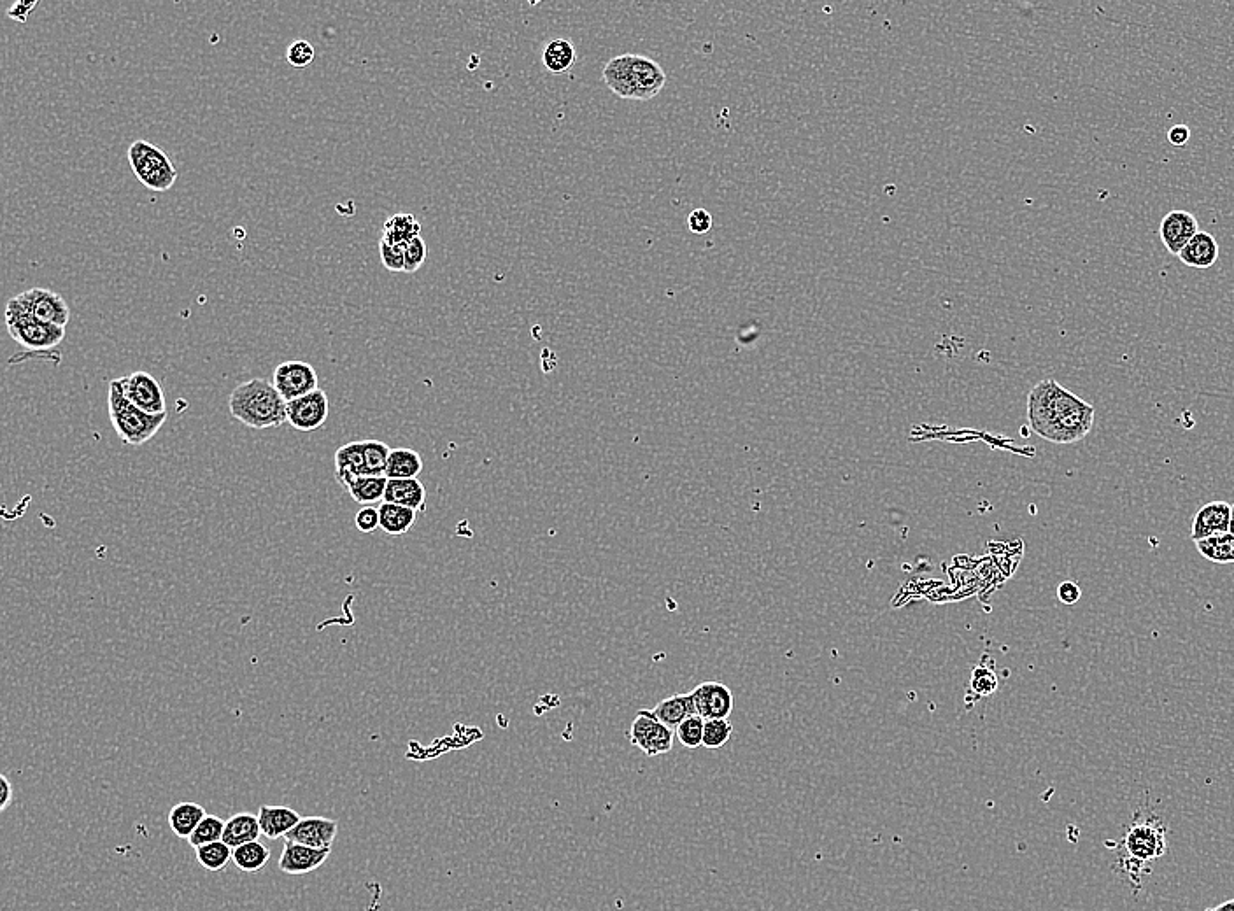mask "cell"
I'll return each mask as SVG.
<instances>
[{
	"label": "cell",
	"mask_w": 1234,
	"mask_h": 911,
	"mask_svg": "<svg viewBox=\"0 0 1234 911\" xmlns=\"http://www.w3.org/2000/svg\"><path fill=\"white\" fill-rule=\"evenodd\" d=\"M37 6H39L37 2H16V4H13V6L9 8L8 16L11 20L25 23L29 20V16L32 15V11H34Z\"/></svg>",
	"instance_id": "obj_45"
},
{
	"label": "cell",
	"mask_w": 1234,
	"mask_h": 911,
	"mask_svg": "<svg viewBox=\"0 0 1234 911\" xmlns=\"http://www.w3.org/2000/svg\"><path fill=\"white\" fill-rule=\"evenodd\" d=\"M286 405L276 386L265 379L241 382L228 398L232 417L251 430H269L288 423Z\"/></svg>",
	"instance_id": "obj_2"
},
{
	"label": "cell",
	"mask_w": 1234,
	"mask_h": 911,
	"mask_svg": "<svg viewBox=\"0 0 1234 911\" xmlns=\"http://www.w3.org/2000/svg\"><path fill=\"white\" fill-rule=\"evenodd\" d=\"M195 855H197V861L200 862L202 868L218 873V871H223V869L227 868L228 862L232 861L234 848L228 847L227 843L223 840L213 841V843L204 845V847L195 848Z\"/></svg>",
	"instance_id": "obj_33"
},
{
	"label": "cell",
	"mask_w": 1234,
	"mask_h": 911,
	"mask_svg": "<svg viewBox=\"0 0 1234 911\" xmlns=\"http://www.w3.org/2000/svg\"><path fill=\"white\" fill-rule=\"evenodd\" d=\"M1057 598L1064 605H1075L1082 598V589L1075 582L1066 580V582L1059 584V587H1057Z\"/></svg>",
	"instance_id": "obj_44"
},
{
	"label": "cell",
	"mask_w": 1234,
	"mask_h": 911,
	"mask_svg": "<svg viewBox=\"0 0 1234 911\" xmlns=\"http://www.w3.org/2000/svg\"><path fill=\"white\" fill-rule=\"evenodd\" d=\"M714 225L712 214L705 209H695L688 216V228L696 235H703L710 232V228Z\"/></svg>",
	"instance_id": "obj_43"
},
{
	"label": "cell",
	"mask_w": 1234,
	"mask_h": 911,
	"mask_svg": "<svg viewBox=\"0 0 1234 911\" xmlns=\"http://www.w3.org/2000/svg\"><path fill=\"white\" fill-rule=\"evenodd\" d=\"M1206 911H1234V899H1229L1226 903L1219 904L1215 908H1208Z\"/></svg>",
	"instance_id": "obj_48"
},
{
	"label": "cell",
	"mask_w": 1234,
	"mask_h": 911,
	"mask_svg": "<svg viewBox=\"0 0 1234 911\" xmlns=\"http://www.w3.org/2000/svg\"><path fill=\"white\" fill-rule=\"evenodd\" d=\"M286 414H288V424L297 431L311 433V431L320 430L321 426L327 423L328 414H330L327 393L323 389H318L314 393L288 402Z\"/></svg>",
	"instance_id": "obj_9"
},
{
	"label": "cell",
	"mask_w": 1234,
	"mask_h": 911,
	"mask_svg": "<svg viewBox=\"0 0 1234 911\" xmlns=\"http://www.w3.org/2000/svg\"><path fill=\"white\" fill-rule=\"evenodd\" d=\"M1126 848L1138 861H1154L1166 850L1163 827L1154 826L1152 822L1131 826L1126 834Z\"/></svg>",
	"instance_id": "obj_15"
},
{
	"label": "cell",
	"mask_w": 1234,
	"mask_h": 911,
	"mask_svg": "<svg viewBox=\"0 0 1234 911\" xmlns=\"http://www.w3.org/2000/svg\"><path fill=\"white\" fill-rule=\"evenodd\" d=\"M1231 503L1210 502L1203 505L1192 517L1191 538L1194 542L1229 533Z\"/></svg>",
	"instance_id": "obj_16"
},
{
	"label": "cell",
	"mask_w": 1234,
	"mask_h": 911,
	"mask_svg": "<svg viewBox=\"0 0 1234 911\" xmlns=\"http://www.w3.org/2000/svg\"><path fill=\"white\" fill-rule=\"evenodd\" d=\"M421 225L412 214H395L383 226V241L397 246H407L409 242L421 237Z\"/></svg>",
	"instance_id": "obj_28"
},
{
	"label": "cell",
	"mask_w": 1234,
	"mask_h": 911,
	"mask_svg": "<svg viewBox=\"0 0 1234 911\" xmlns=\"http://www.w3.org/2000/svg\"><path fill=\"white\" fill-rule=\"evenodd\" d=\"M365 442V460H367V475H384L391 447L381 440H363Z\"/></svg>",
	"instance_id": "obj_36"
},
{
	"label": "cell",
	"mask_w": 1234,
	"mask_h": 911,
	"mask_svg": "<svg viewBox=\"0 0 1234 911\" xmlns=\"http://www.w3.org/2000/svg\"><path fill=\"white\" fill-rule=\"evenodd\" d=\"M367 475V460H365V442H349L335 452V479L342 488L348 489L349 484Z\"/></svg>",
	"instance_id": "obj_18"
},
{
	"label": "cell",
	"mask_w": 1234,
	"mask_h": 911,
	"mask_svg": "<svg viewBox=\"0 0 1234 911\" xmlns=\"http://www.w3.org/2000/svg\"><path fill=\"white\" fill-rule=\"evenodd\" d=\"M1094 405L1063 388L1054 379H1043L1028 396L1031 430L1052 444H1075L1089 435L1094 424Z\"/></svg>",
	"instance_id": "obj_1"
},
{
	"label": "cell",
	"mask_w": 1234,
	"mask_h": 911,
	"mask_svg": "<svg viewBox=\"0 0 1234 911\" xmlns=\"http://www.w3.org/2000/svg\"><path fill=\"white\" fill-rule=\"evenodd\" d=\"M6 325L13 340L32 353L51 351L65 339V328L62 326L37 321L11 307H6Z\"/></svg>",
	"instance_id": "obj_5"
},
{
	"label": "cell",
	"mask_w": 1234,
	"mask_h": 911,
	"mask_svg": "<svg viewBox=\"0 0 1234 911\" xmlns=\"http://www.w3.org/2000/svg\"><path fill=\"white\" fill-rule=\"evenodd\" d=\"M1178 258L1192 269H1210L1219 260V244L1212 234L1198 232L1182 249Z\"/></svg>",
	"instance_id": "obj_20"
},
{
	"label": "cell",
	"mask_w": 1234,
	"mask_h": 911,
	"mask_svg": "<svg viewBox=\"0 0 1234 911\" xmlns=\"http://www.w3.org/2000/svg\"><path fill=\"white\" fill-rule=\"evenodd\" d=\"M691 694L695 700L696 715H700L703 721L728 719L735 707V698L730 687L721 682H703L696 686Z\"/></svg>",
	"instance_id": "obj_11"
},
{
	"label": "cell",
	"mask_w": 1234,
	"mask_h": 911,
	"mask_svg": "<svg viewBox=\"0 0 1234 911\" xmlns=\"http://www.w3.org/2000/svg\"><path fill=\"white\" fill-rule=\"evenodd\" d=\"M225 824H227V822L220 819L218 815H209V813H207L204 820H202L199 826H197V829L193 831L192 836L188 838L190 847H204V845H209V843H213V841L223 840Z\"/></svg>",
	"instance_id": "obj_34"
},
{
	"label": "cell",
	"mask_w": 1234,
	"mask_h": 911,
	"mask_svg": "<svg viewBox=\"0 0 1234 911\" xmlns=\"http://www.w3.org/2000/svg\"><path fill=\"white\" fill-rule=\"evenodd\" d=\"M426 256H428V248H426V242L423 241L421 237L409 242V244L405 246L404 272H407V274H412V272H416V270L421 269V267H423V263H425Z\"/></svg>",
	"instance_id": "obj_40"
},
{
	"label": "cell",
	"mask_w": 1234,
	"mask_h": 911,
	"mask_svg": "<svg viewBox=\"0 0 1234 911\" xmlns=\"http://www.w3.org/2000/svg\"><path fill=\"white\" fill-rule=\"evenodd\" d=\"M120 382L123 393L135 407L157 416L167 414L164 389L153 375L148 372H134L120 377Z\"/></svg>",
	"instance_id": "obj_10"
},
{
	"label": "cell",
	"mask_w": 1234,
	"mask_h": 911,
	"mask_svg": "<svg viewBox=\"0 0 1234 911\" xmlns=\"http://www.w3.org/2000/svg\"><path fill=\"white\" fill-rule=\"evenodd\" d=\"M8 307L29 314L30 318L43 321L48 325L65 328L71 319V309L55 291L46 288H32L11 298Z\"/></svg>",
	"instance_id": "obj_6"
},
{
	"label": "cell",
	"mask_w": 1234,
	"mask_h": 911,
	"mask_svg": "<svg viewBox=\"0 0 1234 911\" xmlns=\"http://www.w3.org/2000/svg\"><path fill=\"white\" fill-rule=\"evenodd\" d=\"M262 836L258 815L251 812L235 813L225 824V833H223V841L228 847L237 848L249 843V841H258Z\"/></svg>",
	"instance_id": "obj_24"
},
{
	"label": "cell",
	"mask_w": 1234,
	"mask_h": 911,
	"mask_svg": "<svg viewBox=\"0 0 1234 911\" xmlns=\"http://www.w3.org/2000/svg\"><path fill=\"white\" fill-rule=\"evenodd\" d=\"M379 519H381V530L384 533H388L391 537H400L414 526L418 519V512L402 507V505L383 502L379 507Z\"/></svg>",
	"instance_id": "obj_27"
},
{
	"label": "cell",
	"mask_w": 1234,
	"mask_h": 911,
	"mask_svg": "<svg viewBox=\"0 0 1234 911\" xmlns=\"http://www.w3.org/2000/svg\"><path fill=\"white\" fill-rule=\"evenodd\" d=\"M13 796H15V791H13V785L9 782V778L6 775H0V810L2 812L11 805Z\"/></svg>",
	"instance_id": "obj_47"
},
{
	"label": "cell",
	"mask_w": 1234,
	"mask_h": 911,
	"mask_svg": "<svg viewBox=\"0 0 1234 911\" xmlns=\"http://www.w3.org/2000/svg\"><path fill=\"white\" fill-rule=\"evenodd\" d=\"M630 742L647 757L665 756L674 749L675 731L654 719L651 710H640L630 728Z\"/></svg>",
	"instance_id": "obj_7"
},
{
	"label": "cell",
	"mask_w": 1234,
	"mask_h": 911,
	"mask_svg": "<svg viewBox=\"0 0 1234 911\" xmlns=\"http://www.w3.org/2000/svg\"><path fill=\"white\" fill-rule=\"evenodd\" d=\"M972 687L979 696H991L998 689V678L994 675V671L977 668L973 671Z\"/></svg>",
	"instance_id": "obj_41"
},
{
	"label": "cell",
	"mask_w": 1234,
	"mask_h": 911,
	"mask_svg": "<svg viewBox=\"0 0 1234 911\" xmlns=\"http://www.w3.org/2000/svg\"><path fill=\"white\" fill-rule=\"evenodd\" d=\"M542 60L549 72L553 74H563L567 72L575 62V48L572 41L568 39H554L549 41L542 53Z\"/></svg>",
	"instance_id": "obj_32"
},
{
	"label": "cell",
	"mask_w": 1234,
	"mask_h": 911,
	"mask_svg": "<svg viewBox=\"0 0 1234 911\" xmlns=\"http://www.w3.org/2000/svg\"><path fill=\"white\" fill-rule=\"evenodd\" d=\"M314 57H316L314 46L309 43V41H305V39H297V41H293V43L288 46V50H286V60H288V64H290L291 67H295V69H305V67H309V65L313 64Z\"/></svg>",
	"instance_id": "obj_38"
},
{
	"label": "cell",
	"mask_w": 1234,
	"mask_h": 911,
	"mask_svg": "<svg viewBox=\"0 0 1234 911\" xmlns=\"http://www.w3.org/2000/svg\"><path fill=\"white\" fill-rule=\"evenodd\" d=\"M1229 533L1234 537V503L1231 505V524H1229Z\"/></svg>",
	"instance_id": "obj_49"
},
{
	"label": "cell",
	"mask_w": 1234,
	"mask_h": 911,
	"mask_svg": "<svg viewBox=\"0 0 1234 911\" xmlns=\"http://www.w3.org/2000/svg\"><path fill=\"white\" fill-rule=\"evenodd\" d=\"M386 486H388V479L384 475H362L351 482L346 491L356 503L369 507V505L384 502Z\"/></svg>",
	"instance_id": "obj_29"
},
{
	"label": "cell",
	"mask_w": 1234,
	"mask_h": 911,
	"mask_svg": "<svg viewBox=\"0 0 1234 911\" xmlns=\"http://www.w3.org/2000/svg\"><path fill=\"white\" fill-rule=\"evenodd\" d=\"M731 735H733V726L728 719L705 721L703 747L710 750L723 749L724 745L730 742Z\"/></svg>",
	"instance_id": "obj_35"
},
{
	"label": "cell",
	"mask_w": 1234,
	"mask_h": 911,
	"mask_svg": "<svg viewBox=\"0 0 1234 911\" xmlns=\"http://www.w3.org/2000/svg\"><path fill=\"white\" fill-rule=\"evenodd\" d=\"M635 83H637V100L654 99L667 83V74L658 62L642 57V55H635Z\"/></svg>",
	"instance_id": "obj_22"
},
{
	"label": "cell",
	"mask_w": 1234,
	"mask_h": 911,
	"mask_svg": "<svg viewBox=\"0 0 1234 911\" xmlns=\"http://www.w3.org/2000/svg\"><path fill=\"white\" fill-rule=\"evenodd\" d=\"M206 815L204 806L193 801H183L169 812V826L178 838L188 840Z\"/></svg>",
	"instance_id": "obj_26"
},
{
	"label": "cell",
	"mask_w": 1234,
	"mask_h": 911,
	"mask_svg": "<svg viewBox=\"0 0 1234 911\" xmlns=\"http://www.w3.org/2000/svg\"><path fill=\"white\" fill-rule=\"evenodd\" d=\"M272 384L283 396L284 402L288 403L318 391L320 377L313 365L305 361H284L274 370Z\"/></svg>",
	"instance_id": "obj_8"
},
{
	"label": "cell",
	"mask_w": 1234,
	"mask_h": 911,
	"mask_svg": "<svg viewBox=\"0 0 1234 911\" xmlns=\"http://www.w3.org/2000/svg\"><path fill=\"white\" fill-rule=\"evenodd\" d=\"M1198 232V219L1194 218L1191 212L1187 211L1168 212L1164 216L1163 221H1161V228H1159V235H1161L1164 248L1168 249L1173 256L1180 255L1182 249L1189 244V241Z\"/></svg>",
	"instance_id": "obj_14"
},
{
	"label": "cell",
	"mask_w": 1234,
	"mask_h": 911,
	"mask_svg": "<svg viewBox=\"0 0 1234 911\" xmlns=\"http://www.w3.org/2000/svg\"><path fill=\"white\" fill-rule=\"evenodd\" d=\"M384 502L402 505L416 512L425 510V484L419 479H388Z\"/></svg>",
	"instance_id": "obj_21"
},
{
	"label": "cell",
	"mask_w": 1234,
	"mask_h": 911,
	"mask_svg": "<svg viewBox=\"0 0 1234 911\" xmlns=\"http://www.w3.org/2000/svg\"><path fill=\"white\" fill-rule=\"evenodd\" d=\"M127 160L137 181L148 190L169 191L178 179V169L164 149L144 139L130 144Z\"/></svg>",
	"instance_id": "obj_4"
},
{
	"label": "cell",
	"mask_w": 1234,
	"mask_h": 911,
	"mask_svg": "<svg viewBox=\"0 0 1234 911\" xmlns=\"http://www.w3.org/2000/svg\"><path fill=\"white\" fill-rule=\"evenodd\" d=\"M651 714L663 726H667V728L674 729L675 731L688 717L696 715L693 694H674V696H670L667 700L660 701L651 710Z\"/></svg>",
	"instance_id": "obj_23"
},
{
	"label": "cell",
	"mask_w": 1234,
	"mask_h": 911,
	"mask_svg": "<svg viewBox=\"0 0 1234 911\" xmlns=\"http://www.w3.org/2000/svg\"><path fill=\"white\" fill-rule=\"evenodd\" d=\"M1194 544L1199 554L1212 563H1219V565L1234 563V537L1231 533H1220V535L1199 540Z\"/></svg>",
	"instance_id": "obj_31"
},
{
	"label": "cell",
	"mask_w": 1234,
	"mask_h": 911,
	"mask_svg": "<svg viewBox=\"0 0 1234 911\" xmlns=\"http://www.w3.org/2000/svg\"><path fill=\"white\" fill-rule=\"evenodd\" d=\"M423 468H425V463L419 456V452L407 449V447H398V449H391L384 477L386 479H418Z\"/></svg>",
	"instance_id": "obj_25"
},
{
	"label": "cell",
	"mask_w": 1234,
	"mask_h": 911,
	"mask_svg": "<svg viewBox=\"0 0 1234 911\" xmlns=\"http://www.w3.org/2000/svg\"><path fill=\"white\" fill-rule=\"evenodd\" d=\"M332 854V848H311L302 843L284 840L279 869L286 875H307L320 868Z\"/></svg>",
	"instance_id": "obj_12"
},
{
	"label": "cell",
	"mask_w": 1234,
	"mask_h": 911,
	"mask_svg": "<svg viewBox=\"0 0 1234 911\" xmlns=\"http://www.w3.org/2000/svg\"><path fill=\"white\" fill-rule=\"evenodd\" d=\"M107 407H109V419H111L116 435L123 444L132 445V447L148 444L149 440L162 430V426L167 421V414L157 416V414H148L139 407H135L134 403L130 402L123 393L120 379H113L109 382Z\"/></svg>",
	"instance_id": "obj_3"
},
{
	"label": "cell",
	"mask_w": 1234,
	"mask_h": 911,
	"mask_svg": "<svg viewBox=\"0 0 1234 911\" xmlns=\"http://www.w3.org/2000/svg\"><path fill=\"white\" fill-rule=\"evenodd\" d=\"M355 524L358 530L362 533H374L377 528H381V519H379V509L376 507H362L356 512Z\"/></svg>",
	"instance_id": "obj_42"
},
{
	"label": "cell",
	"mask_w": 1234,
	"mask_h": 911,
	"mask_svg": "<svg viewBox=\"0 0 1234 911\" xmlns=\"http://www.w3.org/2000/svg\"><path fill=\"white\" fill-rule=\"evenodd\" d=\"M300 820H302L300 813L291 810L288 806L263 805L258 810L260 829H262L263 836L269 840L284 838Z\"/></svg>",
	"instance_id": "obj_19"
},
{
	"label": "cell",
	"mask_w": 1234,
	"mask_h": 911,
	"mask_svg": "<svg viewBox=\"0 0 1234 911\" xmlns=\"http://www.w3.org/2000/svg\"><path fill=\"white\" fill-rule=\"evenodd\" d=\"M703 721L700 715H691L686 721L682 722L679 728L675 729V736L681 742L682 747L695 750L698 747H703Z\"/></svg>",
	"instance_id": "obj_37"
},
{
	"label": "cell",
	"mask_w": 1234,
	"mask_h": 911,
	"mask_svg": "<svg viewBox=\"0 0 1234 911\" xmlns=\"http://www.w3.org/2000/svg\"><path fill=\"white\" fill-rule=\"evenodd\" d=\"M269 861L270 848L263 845L262 841L244 843L241 847L234 848V855H232L235 868L241 869L244 873H258L267 866Z\"/></svg>",
	"instance_id": "obj_30"
},
{
	"label": "cell",
	"mask_w": 1234,
	"mask_h": 911,
	"mask_svg": "<svg viewBox=\"0 0 1234 911\" xmlns=\"http://www.w3.org/2000/svg\"><path fill=\"white\" fill-rule=\"evenodd\" d=\"M379 253H381V262L384 267L390 272H404L405 270V248L390 244V242H379Z\"/></svg>",
	"instance_id": "obj_39"
},
{
	"label": "cell",
	"mask_w": 1234,
	"mask_h": 911,
	"mask_svg": "<svg viewBox=\"0 0 1234 911\" xmlns=\"http://www.w3.org/2000/svg\"><path fill=\"white\" fill-rule=\"evenodd\" d=\"M339 833V822L327 817H302L284 840L302 843L311 848H332Z\"/></svg>",
	"instance_id": "obj_13"
},
{
	"label": "cell",
	"mask_w": 1234,
	"mask_h": 911,
	"mask_svg": "<svg viewBox=\"0 0 1234 911\" xmlns=\"http://www.w3.org/2000/svg\"><path fill=\"white\" fill-rule=\"evenodd\" d=\"M1189 139H1191V130H1189L1187 125H1175V127H1171L1170 132H1168V141H1170L1173 146H1178V148L1185 146V144L1189 142Z\"/></svg>",
	"instance_id": "obj_46"
},
{
	"label": "cell",
	"mask_w": 1234,
	"mask_h": 911,
	"mask_svg": "<svg viewBox=\"0 0 1234 911\" xmlns=\"http://www.w3.org/2000/svg\"><path fill=\"white\" fill-rule=\"evenodd\" d=\"M603 81L621 99L637 100L635 55L612 58L603 69Z\"/></svg>",
	"instance_id": "obj_17"
}]
</instances>
